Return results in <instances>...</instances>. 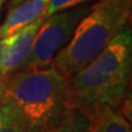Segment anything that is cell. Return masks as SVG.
I'll return each instance as SVG.
<instances>
[{
  "instance_id": "cell-1",
  "label": "cell",
  "mask_w": 132,
  "mask_h": 132,
  "mask_svg": "<svg viewBox=\"0 0 132 132\" xmlns=\"http://www.w3.org/2000/svg\"><path fill=\"white\" fill-rule=\"evenodd\" d=\"M70 108L67 78L53 66L0 78V109L20 132L49 131Z\"/></svg>"
},
{
  "instance_id": "cell-2",
  "label": "cell",
  "mask_w": 132,
  "mask_h": 132,
  "mask_svg": "<svg viewBox=\"0 0 132 132\" xmlns=\"http://www.w3.org/2000/svg\"><path fill=\"white\" fill-rule=\"evenodd\" d=\"M132 70V32L127 24L98 55L67 77L70 105L93 120L119 108L127 93Z\"/></svg>"
},
{
  "instance_id": "cell-3",
  "label": "cell",
  "mask_w": 132,
  "mask_h": 132,
  "mask_svg": "<svg viewBox=\"0 0 132 132\" xmlns=\"http://www.w3.org/2000/svg\"><path fill=\"white\" fill-rule=\"evenodd\" d=\"M131 0H100L76 26L66 47L52 65L67 78L93 60L128 24Z\"/></svg>"
},
{
  "instance_id": "cell-4",
  "label": "cell",
  "mask_w": 132,
  "mask_h": 132,
  "mask_svg": "<svg viewBox=\"0 0 132 132\" xmlns=\"http://www.w3.org/2000/svg\"><path fill=\"white\" fill-rule=\"evenodd\" d=\"M89 10L88 5H80L53 14L44 20L34 37L32 50L20 70L43 69L52 65L53 59L70 42L76 26Z\"/></svg>"
},
{
  "instance_id": "cell-5",
  "label": "cell",
  "mask_w": 132,
  "mask_h": 132,
  "mask_svg": "<svg viewBox=\"0 0 132 132\" xmlns=\"http://www.w3.org/2000/svg\"><path fill=\"white\" fill-rule=\"evenodd\" d=\"M43 21L44 20L40 17L19 31L16 34L9 37V43L0 62V78L19 71L23 66L32 50L34 37Z\"/></svg>"
},
{
  "instance_id": "cell-6",
  "label": "cell",
  "mask_w": 132,
  "mask_h": 132,
  "mask_svg": "<svg viewBox=\"0 0 132 132\" xmlns=\"http://www.w3.org/2000/svg\"><path fill=\"white\" fill-rule=\"evenodd\" d=\"M49 0H23L11 6L5 21L0 26V40L9 38L40 19Z\"/></svg>"
},
{
  "instance_id": "cell-7",
  "label": "cell",
  "mask_w": 132,
  "mask_h": 132,
  "mask_svg": "<svg viewBox=\"0 0 132 132\" xmlns=\"http://www.w3.org/2000/svg\"><path fill=\"white\" fill-rule=\"evenodd\" d=\"M93 121L88 114L71 106L65 116L47 132H92Z\"/></svg>"
},
{
  "instance_id": "cell-8",
  "label": "cell",
  "mask_w": 132,
  "mask_h": 132,
  "mask_svg": "<svg viewBox=\"0 0 132 132\" xmlns=\"http://www.w3.org/2000/svg\"><path fill=\"white\" fill-rule=\"evenodd\" d=\"M92 132H132L131 122L119 111L106 110L93 120Z\"/></svg>"
},
{
  "instance_id": "cell-9",
  "label": "cell",
  "mask_w": 132,
  "mask_h": 132,
  "mask_svg": "<svg viewBox=\"0 0 132 132\" xmlns=\"http://www.w3.org/2000/svg\"><path fill=\"white\" fill-rule=\"evenodd\" d=\"M90 1H100V0H49L47 7L43 12L42 19L45 20L49 16H52L53 14L72 9L76 6H80V5H85L87 3H90Z\"/></svg>"
},
{
  "instance_id": "cell-10",
  "label": "cell",
  "mask_w": 132,
  "mask_h": 132,
  "mask_svg": "<svg viewBox=\"0 0 132 132\" xmlns=\"http://www.w3.org/2000/svg\"><path fill=\"white\" fill-rule=\"evenodd\" d=\"M0 132H20L12 120L0 109Z\"/></svg>"
},
{
  "instance_id": "cell-11",
  "label": "cell",
  "mask_w": 132,
  "mask_h": 132,
  "mask_svg": "<svg viewBox=\"0 0 132 132\" xmlns=\"http://www.w3.org/2000/svg\"><path fill=\"white\" fill-rule=\"evenodd\" d=\"M7 43H9V38H5V39L0 40V62H1V59H3V55H4V52L6 49Z\"/></svg>"
},
{
  "instance_id": "cell-12",
  "label": "cell",
  "mask_w": 132,
  "mask_h": 132,
  "mask_svg": "<svg viewBox=\"0 0 132 132\" xmlns=\"http://www.w3.org/2000/svg\"><path fill=\"white\" fill-rule=\"evenodd\" d=\"M21 1H23V0H11V6H15V5H17V4H20Z\"/></svg>"
},
{
  "instance_id": "cell-13",
  "label": "cell",
  "mask_w": 132,
  "mask_h": 132,
  "mask_svg": "<svg viewBox=\"0 0 132 132\" xmlns=\"http://www.w3.org/2000/svg\"><path fill=\"white\" fill-rule=\"evenodd\" d=\"M6 1V0H0V11H1V6L4 5V3Z\"/></svg>"
}]
</instances>
